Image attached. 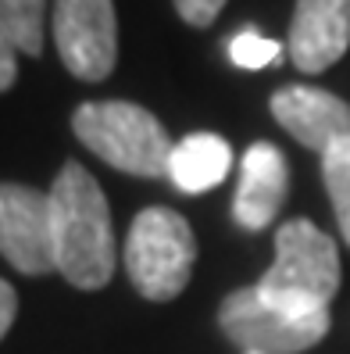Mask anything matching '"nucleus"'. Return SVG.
Returning <instances> with one entry per match:
<instances>
[{
  "label": "nucleus",
  "instance_id": "obj_1",
  "mask_svg": "<svg viewBox=\"0 0 350 354\" xmlns=\"http://www.w3.org/2000/svg\"><path fill=\"white\" fill-rule=\"evenodd\" d=\"M57 272L79 290H100L115 276L111 207L100 183L79 161H65L50 186Z\"/></svg>",
  "mask_w": 350,
  "mask_h": 354
},
{
  "label": "nucleus",
  "instance_id": "obj_2",
  "mask_svg": "<svg viewBox=\"0 0 350 354\" xmlns=\"http://www.w3.org/2000/svg\"><path fill=\"white\" fill-rule=\"evenodd\" d=\"M340 290V251L329 233L307 218H290L275 233V261L261 276L257 294L293 315L329 311Z\"/></svg>",
  "mask_w": 350,
  "mask_h": 354
},
{
  "label": "nucleus",
  "instance_id": "obj_3",
  "mask_svg": "<svg viewBox=\"0 0 350 354\" xmlns=\"http://www.w3.org/2000/svg\"><path fill=\"white\" fill-rule=\"evenodd\" d=\"M72 129L86 147L104 158L111 169L157 179L168 176L172 147L164 126L139 104L129 100H90L72 115Z\"/></svg>",
  "mask_w": 350,
  "mask_h": 354
},
{
  "label": "nucleus",
  "instance_id": "obj_4",
  "mask_svg": "<svg viewBox=\"0 0 350 354\" xmlns=\"http://www.w3.org/2000/svg\"><path fill=\"white\" fill-rule=\"evenodd\" d=\"M197 240L190 222L172 207H147L133 218L126 240V272L147 301H172L190 283Z\"/></svg>",
  "mask_w": 350,
  "mask_h": 354
},
{
  "label": "nucleus",
  "instance_id": "obj_5",
  "mask_svg": "<svg viewBox=\"0 0 350 354\" xmlns=\"http://www.w3.org/2000/svg\"><path fill=\"white\" fill-rule=\"evenodd\" d=\"M218 326L236 347H243V354H300L329 333V311L293 315L269 304L257 294V286H243L222 301Z\"/></svg>",
  "mask_w": 350,
  "mask_h": 354
},
{
  "label": "nucleus",
  "instance_id": "obj_6",
  "mask_svg": "<svg viewBox=\"0 0 350 354\" xmlns=\"http://www.w3.org/2000/svg\"><path fill=\"white\" fill-rule=\"evenodd\" d=\"M54 44L65 68L86 82L108 79L118 57L111 0H54Z\"/></svg>",
  "mask_w": 350,
  "mask_h": 354
},
{
  "label": "nucleus",
  "instance_id": "obj_7",
  "mask_svg": "<svg viewBox=\"0 0 350 354\" xmlns=\"http://www.w3.org/2000/svg\"><path fill=\"white\" fill-rule=\"evenodd\" d=\"M0 254L26 276H47L57 268L50 194L0 183Z\"/></svg>",
  "mask_w": 350,
  "mask_h": 354
},
{
  "label": "nucleus",
  "instance_id": "obj_8",
  "mask_svg": "<svg viewBox=\"0 0 350 354\" xmlns=\"http://www.w3.org/2000/svg\"><path fill=\"white\" fill-rule=\"evenodd\" d=\"M272 115L297 143L318 154L350 140V104L318 86H282L272 97Z\"/></svg>",
  "mask_w": 350,
  "mask_h": 354
},
{
  "label": "nucleus",
  "instance_id": "obj_9",
  "mask_svg": "<svg viewBox=\"0 0 350 354\" xmlns=\"http://www.w3.org/2000/svg\"><path fill=\"white\" fill-rule=\"evenodd\" d=\"M350 47V0H297L290 57L307 75L333 68Z\"/></svg>",
  "mask_w": 350,
  "mask_h": 354
},
{
  "label": "nucleus",
  "instance_id": "obj_10",
  "mask_svg": "<svg viewBox=\"0 0 350 354\" xmlns=\"http://www.w3.org/2000/svg\"><path fill=\"white\" fill-rule=\"evenodd\" d=\"M290 190V165L275 143H254L240 161V186L233 197V218L246 233L272 225Z\"/></svg>",
  "mask_w": 350,
  "mask_h": 354
},
{
  "label": "nucleus",
  "instance_id": "obj_11",
  "mask_svg": "<svg viewBox=\"0 0 350 354\" xmlns=\"http://www.w3.org/2000/svg\"><path fill=\"white\" fill-rule=\"evenodd\" d=\"M233 151L215 133H190L172 147L168 176L182 194H208L229 176Z\"/></svg>",
  "mask_w": 350,
  "mask_h": 354
},
{
  "label": "nucleus",
  "instance_id": "obj_12",
  "mask_svg": "<svg viewBox=\"0 0 350 354\" xmlns=\"http://www.w3.org/2000/svg\"><path fill=\"white\" fill-rule=\"evenodd\" d=\"M43 11L47 0H0V26L29 57H39L43 50Z\"/></svg>",
  "mask_w": 350,
  "mask_h": 354
},
{
  "label": "nucleus",
  "instance_id": "obj_13",
  "mask_svg": "<svg viewBox=\"0 0 350 354\" xmlns=\"http://www.w3.org/2000/svg\"><path fill=\"white\" fill-rule=\"evenodd\" d=\"M322 179H325L329 201H333L340 233L350 243V140L336 143V147H329L322 154Z\"/></svg>",
  "mask_w": 350,
  "mask_h": 354
},
{
  "label": "nucleus",
  "instance_id": "obj_14",
  "mask_svg": "<svg viewBox=\"0 0 350 354\" xmlns=\"http://www.w3.org/2000/svg\"><path fill=\"white\" fill-rule=\"evenodd\" d=\"M282 54V44H275V39L269 36H261L257 29H243L229 39V57H233V65L246 68V72H257V68H269L275 65Z\"/></svg>",
  "mask_w": 350,
  "mask_h": 354
},
{
  "label": "nucleus",
  "instance_id": "obj_15",
  "mask_svg": "<svg viewBox=\"0 0 350 354\" xmlns=\"http://www.w3.org/2000/svg\"><path fill=\"white\" fill-rule=\"evenodd\" d=\"M182 22H190L193 29H208L215 18L222 15L225 0H172Z\"/></svg>",
  "mask_w": 350,
  "mask_h": 354
},
{
  "label": "nucleus",
  "instance_id": "obj_16",
  "mask_svg": "<svg viewBox=\"0 0 350 354\" xmlns=\"http://www.w3.org/2000/svg\"><path fill=\"white\" fill-rule=\"evenodd\" d=\"M14 54H18V47H14L11 32L0 26V93H4L11 82H14V75H18V61H14Z\"/></svg>",
  "mask_w": 350,
  "mask_h": 354
},
{
  "label": "nucleus",
  "instance_id": "obj_17",
  "mask_svg": "<svg viewBox=\"0 0 350 354\" xmlns=\"http://www.w3.org/2000/svg\"><path fill=\"white\" fill-rule=\"evenodd\" d=\"M14 311H18V297H14V290L0 279V340L8 337V329L14 322Z\"/></svg>",
  "mask_w": 350,
  "mask_h": 354
},
{
  "label": "nucleus",
  "instance_id": "obj_18",
  "mask_svg": "<svg viewBox=\"0 0 350 354\" xmlns=\"http://www.w3.org/2000/svg\"><path fill=\"white\" fill-rule=\"evenodd\" d=\"M246 354H257V351H246Z\"/></svg>",
  "mask_w": 350,
  "mask_h": 354
}]
</instances>
